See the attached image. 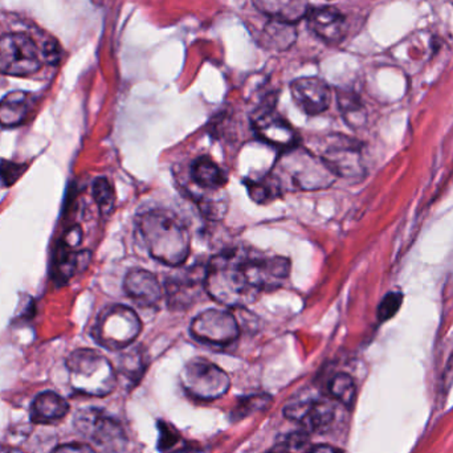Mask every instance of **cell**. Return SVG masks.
I'll list each match as a JSON object with an SVG mask.
<instances>
[{"label":"cell","instance_id":"obj_1","mask_svg":"<svg viewBox=\"0 0 453 453\" xmlns=\"http://www.w3.org/2000/svg\"><path fill=\"white\" fill-rule=\"evenodd\" d=\"M207 295L220 305L245 308L261 295L256 277L253 250L232 248L215 255L207 264Z\"/></svg>","mask_w":453,"mask_h":453},{"label":"cell","instance_id":"obj_2","mask_svg":"<svg viewBox=\"0 0 453 453\" xmlns=\"http://www.w3.org/2000/svg\"><path fill=\"white\" fill-rule=\"evenodd\" d=\"M137 234L150 257L165 265L182 266L190 256V232L174 212L161 209L143 212L137 219Z\"/></svg>","mask_w":453,"mask_h":453},{"label":"cell","instance_id":"obj_3","mask_svg":"<svg viewBox=\"0 0 453 453\" xmlns=\"http://www.w3.org/2000/svg\"><path fill=\"white\" fill-rule=\"evenodd\" d=\"M271 174L282 191L325 190L337 180L321 156L300 145L282 150Z\"/></svg>","mask_w":453,"mask_h":453},{"label":"cell","instance_id":"obj_4","mask_svg":"<svg viewBox=\"0 0 453 453\" xmlns=\"http://www.w3.org/2000/svg\"><path fill=\"white\" fill-rule=\"evenodd\" d=\"M69 383L76 393L103 398L113 393L117 372L108 358L93 349H79L66 359Z\"/></svg>","mask_w":453,"mask_h":453},{"label":"cell","instance_id":"obj_5","mask_svg":"<svg viewBox=\"0 0 453 453\" xmlns=\"http://www.w3.org/2000/svg\"><path fill=\"white\" fill-rule=\"evenodd\" d=\"M142 321L127 305H111L98 314L92 335L96 342L111 351L125 350L137 340Z\"/></svg>","mask_w":453,"mask_h":453},{"label":"cell","instance_id":"obj_6","mask_svg":"<svg viewBox=\"0 0 453 453\" xmlns=\"http://www.w3.org/2000/svg\"><path fill=\"white\" fill-rule=\"evenodd\" d=\"M45 50L24 32H11L0 39V73L28 77L42 69Z\"/></svg>","mask_w":453,"mask_h":453},{"label":"cell","instance_id":"obj_7","mask_svg":"<svg viewBox=\"0 0 453 453\" xmlns=\"http://www.w3.org/2000/svg\"><path fill=\"white\" fill-rule=\"evenodd\" d=\"M74 428L103 453H122L127 436L121 423L98 409L80 410L74 417Z\"/></svg>","mask_w":453,"mask_h":453},{"label":"cell","instance_id":"obj_8","mask_svg":"<svg viewBox=\"0 0 453 453\" xmlns=\"http://www.w3.org/2000/svg\"><path fill=\"white\" fill-rule=\"evenodd\" d=\"M180 380L185 390L199 401L222 398L231 388V380L225 370L203 358H194L188 362Z\"/></svg>","mask_w":453,"mask_h":453},{"label":"cell","instance_id":"obj_9","mask_svg":"<svg viewBox=\"0 0 453 453\" xmlns=\"http://www.w3.org/2000/svg\"><path fill=\"white\" fill-rule=\"evenodd\" d=\"M207 265H193L178 269L164 284L165 297L172 311H188L198 303L206 290Z\"/></svg>","mask_w":453,"mask_h":453},{"label":"cell","instance_id":"obj_10","mask_svg":"<svg viewBox=\"0 0 453 453\" xmlns=\"http://www.w3.org/2000/svg\"><path fill=\"white\" fill-rule=\"evenodd\" d=\"M193 338L212 346H228L239 338L240 327L231 311L209 309L196 317L190 325Z\"/></svg>","mask_w":453,"mask_h":453},{"label":"cell","instance_id":"obj_11","mask_svg":"<svg viewBox=\"0 0 453 453\" xmlns=\"http://www.w3.org/2000/svg\"><path fill=\"white\" fill-rule=\"evenodd\" d=\"M252 127L260 140L282 150L298 145L297 132L281 114L277 113L271 100L264 101L253 111Z\"/></svg>","mask_w":453,"mask_h":453},{"label":"cell","instance_id":"obj_12","mask_svg":"<svg viewBox=\"0 0 453 453\" xmlns=\"http://www.w3.org/2000/svg\"><path fill=\"white\" fill-rule=\"evenodd\" d=\"M284 415L290 422L303 426L311 433H326L337 419V406L325 399L289 403L284 409Z\"/></svg>","mask_w":453,"mask_h":453},{"label":"cell","instance_id":"obj_13","mask_svg":"<svg viewBox=\"0 0 453 453\" xmlns=\"http://www.w3.org/2000/svg\"><path fill=\"white\" fill-rule=\"evenodd\" d=\"M321 157L337 177L354 178L365 173L358 143L342 135H333Z\"/></svg>","mask_w":453,"mask_h":453},{"label":"cell","instance_id":"obj_14","mask_svg":"<svg viewBox=\"0 0 453 453\" xmlns=\"http://www.w3.org/2000/svg\"><path fill=\"white\" fill-rule=\"evenodd\" d=\"M290 95L298 109L308 116H319L332 104V89L319 77H300L290 84Z\"/></svg>","mask_w":453,"mask_h":453},{"label":"cell","instance_id":"obj_15","mask_svg":"<svg viewBox=\"0 0 453 453\" xmlns=\"http://www.w3.org/2000/svg\"><path fill=\"white\" fill-rule=\"evenodd\" d=\"M124 290L140 308H153L165 297L164 285L146 269H132L124 280Z\"/></svg>","mask_w":453,"mask_h":453},{"label":"cell","instance_id":"obj_16","mask_svg":"<svg viewBox=\"0 0 453 453\" xmlns=\"http://www.w3.org/2000/svg\"><path fill=\"white\" fill-rule=\"evenodd\" d=\"M306 19L313 34L329 44H338L348 34V20L337 8H311Z\"/></svg>","mask_w":453,"mask_h":453},{"label":"cell","instance_id":"obj_17","mask_svg":"<svg viewBox=\"0 0 453 453\" xmlns=\"http://www.w3.org/2000/svg\"><path fill=\"white\" fill-rule=\"evenodd\" d=\"M35 96L24 90H13L0 100V127L5 129L20 127L35 108Z\"/></svg>","mask_w":453,"mask_h":453},{"label":"cell","instance_id":"obj_18","mask_svg":"<svg viewBox=\"0 0 453 453\" xmlns=\"http://www.w3.org/2000/svg\"><path fill=\"white\" fill-rule=\"evenodd\" d=\"M69 404L55 391H45L35 398L31 406V420L36 425H52L68 415Z\"/></svg>","mask_w":453,"mask_h":453},{"label":"cell","instance_id":"obj_19","mask_svg":"<svg viewBox=\"0 0 453 453\" xmlns=\"http://www.w3.org/2000/svg\"><path fill=\"white\" fill-rule=\"evenodd\" d=\"M255 7L273 20L296 24L306 18L309 10L308 0H252Z\"/></svg>","mask_w":453,"mask_h":453},{"label":"cell","instance_id":"obj_20","mask_svg":"<svg viewBox=\"0 0 453 453\" xmlns=\"http://www.w3.org/2000/svg\"><path fill=\"white\" fill-rule=\"evenodd\" d=\"M92 253L89 250H77L58 242L55 255V265H53V276L56 281L66 282L74 274L85 271L90 263Z\"/></svg>","mask_w":453,"mask_h":453},{"label":"cell","instance_id":"obj_21","mask_svg":"<svg viewBox=\"0 0 453 453\" xmlns=\"http://www.w3.org/2000/svg\"><path fill=\"white\" fill-rule=\"evenodd\" d=\"M296 39H297V29H296L295 24L269 19L268 23L261 31L258 42L265 50L284 52L295 44Z\"/></svg>","mask_w":453,"mask_h":453},{"label":"cell","instance_id":"obj_22","mask_svg":"<svg viewBox=\"0 0 453 453\" xmlns=\"http://www.w3.org/2000/svg\"><path fill=\"white\" fill-rule=\"evenodd\" d=\"M191 178L203 190H223L228 182V175L210 157H201L191 166Z\"/></svg>","mask_w":453,"mask_h":453},{"label":"cell","instance_id":"obj_23","mask_svg":"<svg viewBox=\"0 0 453 453\" xmlns=\"http://www.w3.org/2000/svg\"><path fill=\"white\" fill-rule=\"evenodd\" d=\"M338 106L345 119L346 124L351 127H361L366 122V109L361 98L353 92L340 90L337 95Z\"/></svg>","mask_w":453,"mask_h":453},{"label":"cell","instance_id":"obj_24","mask_svg":"<svg viewBox=\"0 0 453 453\" xmlns=\"http://www.w3.org/2000/svg\"><path fill=\"white\" fill-rule=\"evenodd\" d=\"M250 199L257 204H268L279 198L284 191L276 178L269 173L258 180H245Z\"/></svg>","mask_w":453,"mask_h":453},{"label":"cell","instance_id":"obj_25","mask_svg":"<svg viewBox=\"0 0 453 453\" xmlns=\"http://www.w3.org/2000/svg\"><path fill=\"white\" fill-rule=\"evenodd\" d=\"M207 194L198 199V209L203 218L217 222L223 219L226 211H228V202H226L225 194H220L222 190L211 191L206 190Z\"/></svg>","mask_w":453,"mask_h":453},{"label":"cell","instance_id":"obj_26","mask_svg":"<svg viewBox=\"0 0 453 453\" xmlns=\"http://www.w3.org/2000/svg\"><path fill=\"white\" fill-rule=\"evenodd\" d=\"M129 350L122 356L119 361V372L129 380L138 382L146 369V353L143 348H127Z\"/></svg>","mask_w":453,"mask_h":453},{"label":"cell","instance_id":"obj_27","mask_svg":"<svg viewBox=\"0 0 453 453\" xmlns=\"http://www.w3.org/2000/svg\"><path fill=\"white\" fill-rule=\"evenodd\" d=\"M92 196L103 217L113 214L116 209V191L106 178H97L93 182Z\"/></svg>","mask_w":453,"mask_h":453},{"label":"cell","instance_id":"obj_28","mask_svg":"<svg viewBox=\"0 0 453 453\" xmlns=\"http://www.w3.org/2000/svg\"><path fill=\"white\" fill-rule=\"evenodd\" d=\"M330 395L343 406H351L357 395L356 383L350 375L341 372L334 375L329 382Z\"/></svg>","mask_w":453,"mask_h":453},{"label":"cell","instance_id":"obj_29","mask_svg":"<svg viewBox=\"0 0 453 453\" xmlns=\"http://www.w3.org/2000/svg\"><path fill=\"white\" fill-rule=\"evenodd\" d=\"M403 293L402 292H388L385 297L380 300V305L377 309L378 321L386 322L388 319L395 317L403 303Z\"/></svg>","mask_w":453,"mask_h":453},{"label":"cell","instance_id":"obj_30","mask_svg":"<svg viewBox=\"0 0 453 453\" xmlns=\"http://www.w3.org/2000/svg\"><path fill=\"white\" fill-rule=\"evenodd\" d=\"M180 436L178 435L174 428L170 427L167 423H159V449L162 452H169L175 449V447L180 446Z\"/></svg>","mask_w":453,"mask_h":453},{"label":"cell","instance_id":"obj_31","mask_svg":"<svg viewBox=\"0 0 453 453\" xmlns=\"http://www.w3.org/2000/svg\"><path fill=\"white\" fill-rule=\"evenodd\" d=\"M27 165H19L15 162H0V180L5 186H12L26 172Z\"/></svg>","mask_w":453,"mask_h":453},{"label":"cell","instance_id":"obj_32","mask_svg":"<svg viewBox=\"0 0 453 453\" xmlns=\"http://www.w3.org/2000/svg\"><path fill=\"white\" fill-rule=\"evenodd\" d=\"M81 226H72L71 228L66 229L64 232L63 237H61L60 244L65 245V247L72 248V250H77L82 242Z\"/></svg>","mask_w":453,"mask_h":453},{"label":"cell","instance_id":"obj_33","mask_svg":"<svg viewBox=\"0 0 453 453\" xmlns=\"http://www.w3.org/2000/svg\"><path fill=\"white\" fill-rule=\"evenodd\" d=\"M269 401H271V398H268V396H253V398H248L247 401L240 403L239 409L234 410V415H236V419L245 417L248 411H250V407L252 406H268Z\"/></svg>","mask_w":453,"mask_h":453},{"label":"cell","instance_id":"obj_34","mask_svg":"<svg viewBox=\"0 0 453 453\" xmlns=\"http://www.w3.org/2000/svg\"><path fill=\"white\" fill-rule=\"evenodd\" d=\"M53 453H98L92 446L81 443H68L58 447Z\"/></svg>","mask_w":453,"mask_h":453},{"label":"cell","instance_id":"obj_35","mask_svg":"<svg viewBox=\"0 0 453 453\" xmlns=\"http://www.w3.org/2000/svg\"><path fill=\"white\" fill-rule=\"evenodd\" d=\"M306 453H345L342 449H335V447L332 446H316L311 447Z\"/></svg>","mask_w":453,"mask_h":453},{"label":"cell","instance_id":"obj_36","mask_svg":"<svg viewBox=\"0 0 453 453\" xmlns=\"http://www.w3.org/2000/svg\"><path fill=\"white\" fill-rule=\"evenodd\" d=\"M0 453H26L18 449H3Z\"/></svg>","mask_w":453,"mask_h":453},{"label":"cell","instance_id":"obj_37","mask_svg":"<svg viewBox=\"0 0 453 453\" xmlns=\"http://www.w3.org/2000/svg\"><path fill=\"white\" fill-rule=\"evenodd\" d=\"M271 453H289V452H287V451H274V452H271Z\"/></svg>","mask_w":453,"mask_h":453}]
</instances>
